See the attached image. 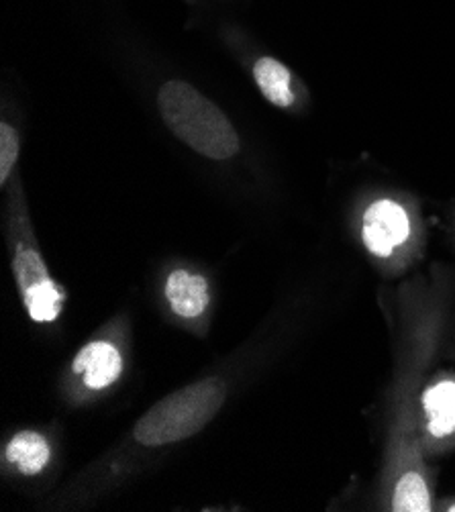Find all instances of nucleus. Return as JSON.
Listing matches in <instances>:
<instances>
[{
    "mask_svg": "<svg viewBox=\"0 0 455 512\" xmlns=\"http://www.w3.org/2000/svg\"><path fill=\"white\" fill-rule=\"evenodd\" d=\"M125 372V345L115 331H103L86 341L74 355L68 372V392L84 402L111 390Z\"/></svg>",
    "mask_w": 455,
    "mask_h": 512,
    "instance_id": "nucleus-6",
    "label": "nucleus"
},
{
    "mask_svg": "<svg viewBox=\"0 0 455 512\" xmlns=\"http://www.w3.org/2000/svg\"><path fill=\"white\" fill-rule=\"evenodd\" d=\"M19 158V133L9 125H0V184H7Z\"/></svg>",
    "mask_w": 455,
    "mask_h": 512,
    "instance_id": "nucleus-11",
    "label": "nucleus"
},
{
    "mask_svg": "<svg viewBox=\"0 0 455 512\" xmlns=\"http://www.w3.org/2000/svg\"><path fill=\"white\" fill-rule=\"evenodd\" d=\"M164 296L170 311L182 321H198L207 315L211 306L209 280L188 268H176L166 278Z\"/></svg>",
    "mask_w": 455,
    "mask_h": 512,
    "instance_id": "nucleus-8",
    "label": "nucleus"
},
{
    "mask_svg": "<svg viewBox=\"0 0 455 512\" xmlns=\"http://www.w3.org/2000/svg\"><path fill=\"white\" fill-rule=\"evenodd\" d=\"M360 239L386 276L413 268L423 247L413 215L394 198H376L368 204L362 213Z\"/></svg>",
    "mask_w": 455,
    "mask_h": 512,
    "instance_id": "nucleus-4",
    "label": "nucleus"
},
{
    "mask_svg": "<svg viewBox=\"0 0 455 512\" xmlns=\"http://www.w3.org/2000/svg\"><path fill=\"white\" fill-rule=\"evenodd\" d=\"M11 231V268L25 313L37 325H54L64 313L66 290L49 274L31 227L23 223Z\"/></svg>",
    "mask_w": 455,
    "mask_h": 512,
    "instance_id": "nucleus-5",
    "label": "nucleus"
},
{
    "mask_svg": "<svg viewBox=\"0 0 455 512\" xmlns=\"http://www.w3.org/2000/svg\"><path fill=\"white\" fill-rule=\"evenodd\" d=\"M254 78L262 94L274 107L290 109L296 100L294 86H292V74L290 70L274 60V58H260L254 64Z\"/></svg>",
    "mask_w": 455,
    "mask_h": 512,
    "instance_id": "nucleus-10",
    "label": "nucleus"
},
{
    "mask_svg": "<svg viewBox=\"0 0 455 512\" xmlns=\"http://www.w3.org/2000/svg\"><path fill=\"white\" fill-rule=\"evenodd\" d=\"M400 329L394 382L388 392L386 447L380 472V506L392 512L435 510L433 476L419 439V398L437 355L445 321L439 282L413 280L400 292Z\"/></svg>",
    "mask_w": 455,
    "mask_h": 512,
    "instance_id": "nucleus-1",
    "label": "nucleus"
},
{
    "mask_svg": "<svg viewBox=\"0 0 455 512\" xmlns=\"http://www.w3.org/2000/svg\"><path fill=\"white\" fill-rule=\"evenodd\" d=\"M5 464L21 476H39L52 462V443L33 429L15 433L5 445Z\"/></svg>",
    "mask_w": 455,
    "mask_h": 512,
    "instance_id": "nucleus-9",
    "label": "nucleus"
},
{
    "mask_svg": "<svg viewBox=\"0 0 455 512\" xmlns=\"http://www.w3.org/2000/svg\"><path fill=\"white\" fill-rule=\"evenodd\" d=\"M227 400L219 380H198L178 388L145 411L133 427L143 447H166L186 441L205 429Z\"/></svg>",
    "mask_w": 455,
    "mask_h": 512,
    "instance_id": "nucleus-3",
    "label": "nucleus"
},
{
    "mask_svg": "<svg viewBox=\"0 0 455 512\" xmlns=\"http://www.w3.org/2000/svg\"><path fill=\"white\" fill-rule=\"evenodd\" d=\"M435 510H443V512H455V496L445 498L441 502H435Z\"/></svg>",
    "mask_w": 455,
    "mask_h": 512,
    "instance_id": "nucleus-12",
    "label": "nucleus"
},
{
    "mask_svg": "<svg viewBox=\"0 0 455 512\" xmlns=\"http://www.w3.org/2000/svg\"><path fill=\"white\" fill-rule=\"evenodd\" d=\"M158 109L166 127L200 156L225 162L239 151V135L231 121L192 84L166 82L158 92Z\"/></svg>",
    "mask_w": 455,
    "mask_h": 512,
    "instance_id": "nucleus-2",
    "label": "nucleus"
},
{
    "mask_svg": "<svg viewBox=\"0 0 455 512\" xmlns=\"http://www.w3.org/2000/svg\"><path fill=\"white\" fill-rule=\"evenodd\" d=\"M419 439L427 459L455 449V372L431 374L419 398Z\"/></svg>",
    "mask_w": 455,
    "mask_h": 512,
    "instance_id": "nucleus-7",
    "label": "nucleus"
}]
</instances>
